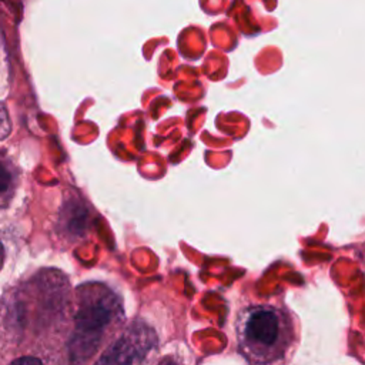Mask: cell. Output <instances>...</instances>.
<instances>
[{
    "label": "cell",
    "mask_w": 365,
    "mask_h": 365,
    "mask_svg": "<svg viewBox=\"0 0 365 365\" xmlns=\"http://www.w3.org/2000/svg\"><path fill=\"white\" fill-rule=\"evenodd\" d=\"M242 356L251 364L272 365L288 361L297 345L294 317L275 305H251L237 321Z\"/></svg>",
    "instance_id": "1"
},
{
    "label": "cell",
    "mask_w": 365,
    "mask_h": 365,
    "mask_svg": "<svg viewBox=\"0 0 365 365\" xmlns=\"http://www.w3.org/2000/svg\"><path fill=\"white\" fill-rule=\"evenodd\" d=\"M114 311V295L96 288L84 295L77 314V328L83 334H94L103 329Z\"/></svg>",
    "instance_id": "2"
},
{
    "label": "cell",
    "mask_w": 365,
    "mask_h": 365,
    "mask_svg": "<svg viewBox=\"0 0 365 365\" xmlns=\"http://www.w3.org/2000/svg\"><path fill=\"white\" fill-rule=\"evenodd\" d=\"M16 362H38L37 359H31V358H24V359H17Z\"/></svg>",
    "instance_id": "4"
},
{
    "label": "cell",
    "mask_w": 365,
    "mask_h": 365,
    "mask_svg": "<svg viewBox=\"0 0 365 365\" xmlns=\"http://www.w3.org/2000/svg\"><path fill=\"white\" fill-rule=\"evenodd\" d=\"M9 184H10V175H9V173L0 165V195L7 191Z\"/></svg>",
    "instance_id": "3"
}]
</instances>
